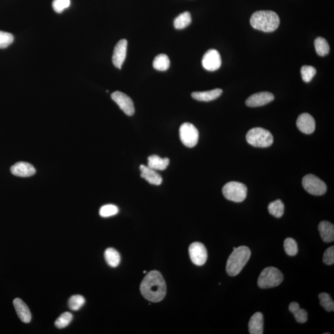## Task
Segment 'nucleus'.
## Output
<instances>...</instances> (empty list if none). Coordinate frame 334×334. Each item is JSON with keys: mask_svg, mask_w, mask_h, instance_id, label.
Listing matches in <instances>:
<instances>
[{"mask_svg": "<svg viewBox=\"0 0 334 334\" xmlns=\"http://www.w3.org/2000/svg\"><path fill=\"white\" fill-rule=\"evenodd\" d=\"M141 294L151 302H159L165 297L167 292L166 283L162 274L157 271L149 272L142 281Z\"/></svg>", "mask_w": 334, "mask_h": 334, "instance_id": "1", "label": "nucleus"}, {"mask_svg": "<svg viewBox=\"0 0 334 334\" xmlns=\"http://www.w3.org/2000/svg\"><path fill=\"white\" fill-rule=\"evenodd\" d=\"M250 23L254 29L265 32L275 31L280 25V18L272 11L255 12L250 19Z\"/></svg>", "mask_w": 334, "mask_h": 334, "instance_id": "2", "label": "nucleus"}, {"mask_svg": "<svg viewBox=\"0 0 334 334\" xmlns=\"http://www.w3.org/2000/svg\"><path fill=\"white\" fill-rule=\"evenodd\" d=\"M251 250L247 246L234 247L233 252L227 260L226 270L230 276H237L242 271L251 257Z\"/></svg>", "mask_w": 334, "mask_h": 334, "instance_id": "3", "label": "nucleus"}, {"mask_svg": "<svg viewBox=\"0 0 334 334\" xmlns=\"http://www.w3.org/2000/svg\"><path fill=\"white\" fill-rule=\"evenodd\" d=\"M246 141L257 148H268L273 144V136L268 130L262 128H254L246 134Z\"/></svg>", "mask_w": 334, "mask_h": 334, "instance_id": "4", "label": "nucleus"}, {"mask_svg": "<svg viewBox=\"0 0 334 334\" xmlns=\"http://www.w3.org/2000/svg\"><path fill=\"white\" fill-rule=\"evenodd\" d=\"M283 280V274L278 269L274 267H268L260 273L257 285L260 288H273L280 285Z\"/></svg>", "mask_w": 334, "mask_h": 334, "instance_id": "5", "label": "nucleus"}, {"mask_svg": "<svg viewBox=\"0 0 334 334\" xmlns=\"http://www.w3.org/2000/svg\"><path fill=\"white\" fill-rule=\"evenodd\" d=\"M247 187L237 181H231L223 187L222 193L227 200L234 203L243 202L247 196Z\"/></svg>", "mask_w": 334, "mask_h": 334, "instance_id": "6", "label": "nucleus"}, {"mask_svg": "<svg viewBox=\"0 0 334 334\" xmlns=\"http://www.w3.org/2000/svg\"><path fill=\"white\" fill-rule=\"evenodd\" d=\"M302 184L305 190L312 195H323L327 191L326 183L314 175H306L303 178Z\"/></svg>", "mask_w": 334, "mask_h": 334, "instance_id": "7", "label": "nucleus"}, {"mask_svg": "<svg viewBox=\"0 0 334 334\" xmlns=\"http://www.w3.org/2000/svg\"><path fill=\"white\" fill-rule=\"evenodd\" d=\"M180 137L182 143L186 147L194 148L198 144L199 131L190 123H184L180 127Z\"/></svg>", "mask_w": 334, "mask_h": 334, "instance_id": "8", "label": "nucleus"}, {"mask_svg": "<svg viewBox=\"0 0 334 334\" xmlns=\"http://www.w3.org/2000/svg\"><path fill=\"white\" fill-rule=\"evenodd\" d=\"M189 254L191 261L196 266H203L207 259V250L205 245L200 242H194L189 246Z\"/></svg>", "mask_w": 334, "mask_h": 334, "instance_id": "9", "label": "nucleus"}, {"mask_svg": "<svg viewBox=\"0 0 334 334\" xmlns=\"http://www.w3.org/2000/svg\"><path fill=\"white\" fill-rule=\"evenodd\" d=\"M111 99L117 104L121 110L125 114L132 116L134 114L135 108L133 102L127 94L120 91H116L111 94Z\"/></svg>", "mask_w": 334, "mask_h": 334, "instance_id": "10", "label": "nucleus"}, {"mask_svg": "<svg viewBox=\"0 0 334 334\" xmlns=\"http://www.w3.org/2000/svg\"><path fill=\"white\" fill-rule=\"evenodd\" d=\"M204 68L208 72H214L219 70L222 65L221 56L216 50L208 51L204 55L202 60Z\"/></svg>", "mask_w": 334, "mask_h": 334, "instance_id": "11", "label": "nucleus"}, {"mask_svg": "<svg viewBox=\"0 0 334 334\" xmlns=\"http://www.w3.org/2000/svg\"><path fill=\"white\" fill-rule=\"evenodd\" d=\"M128 42L127 40H120L116 45L113 51L112 61L115 67L122 69L127 57Z\"/></svg>", "mask_w": 334, "mask_h": 334, "instance_id": "12", "label": "nucleus"}, {"mask_svg": "<svg viewBox=\"0 0 334 334\" xmlns=\"http://www.w3.org/2000/svg\"><path fill=\"white\" fill-rule=\"evenodd\" d=\"M274 99L273 94L269 92H261L251 96L246 101V105L250 107H257L266 105Z\"/></svg>", "mask_w": 334, "mask_h": 334, "instance_id": "13", "label": "nucleus"}, {"mask_svg": "<svg viewBox=\"0 0 334 334\" xmlns=\"http://www.w3.org/2000/svg\"><path fill=\"white\" fill-rule=\"evenodd\" d=\"M297 126L301 132L307 134H312L316 128L314 118L309 113H304L298 117Z\"/></svg>", "mask_w": 334, "mask_h": 334, "instance_id": "14", "label": "nucleus"}, {"mask_svg": "<svg viewBox=\"0 0 334 334\" xmlns=\"http://www.w3.org/2000/svg\"><path fill=\"white\" fill-rule=\"evenodd\" d=\"M11 174L20 177H29L36 172L34 166L29 163L20 162L15 163L11 167Z\"/></svg>", "mask_w": 334, "mask_h": 334, "instance_id": "15", "label": "nucleus"}, {"mask_svg": "<svg viewBox=\"0 0 334 334\" xmlns=\"http://www.w3.org/2000/svg\"><path fill=\"white\" fill-rule=\"evenodd\" d=\"M141 170V177L145 179L147 181L154 185H160L162 183V178L158 174L156 170L151 169L148 166L141 165L139 167Z\"/></svg>", "mask_w": 334, "mask_h": 334, "instance_id": "16", "label": "nucleus"}, {"mask_svg": "<svg viewBox=\"0 0 334 334\" xmlns=\"http://www.w3.org/2000/svg\"><path fill=\"white\" fill-rule=\"evenodd\" d=\"M14 307L16 313L21 321L25 323H29L32 319V315L27 306L20 298H16L13 301Z\"/></svg>", "mask_w": 334, "mask_h": 334, "instance_id": "17", "label": "nucleus"}, {"mask_svg": "<svg viewBox=\"0 0 334 334\" xmlns=\"http://www.w3.org/2000/svg\"><path fill=\"white\" fill-rule=\"evenodd\" d=\"M264 319L261 312H257L253 315L249 322V331L251 334H262Z\"/></svg>", "mask_w": 334, "mask_h": 334, "instance_id": "18", "label": "nucleus"}, {"mask_svg": "<svg viewBox=\"0 0 334 334\" xmlns=\"http://www.w3.org/2000/svg\"><path fill=\"white\" fill-rule=\"evenodd\" d=\"M320 235L324 242L331 243L334 240V224L328 221L320 223L318 227Z\"/></svg>", "mask_w": 334, "mask_h": 334, "instance_id": "19", "label": "nucleus"}, {"mask_svg": "<svg viewBox=\"0 0 334 334\" xmlns=\"http://www.w3.org/2000/svg\"><path fill=\"white\" fill-rule=\"evenodd\" d=\"M222 94V89H215L208 91L194 92L192 93L191 96L196 101L210 102L219 98Z\"/></svg>", "mask_w": 334, "mask_h": 334, "instance_id": "20", "label": "nucleus"}, {"mask_svg": "<svg viewBox=\"0 0 334 334\" xmlns=\"http://www.w3.org/2000/svg\"><path fill=\"white\" fill-rule=\"evenodd\" d=\"M169 158H161L157 155H153L148 157V167L154 170H164L169 166Z\"/></svg>", "mask_w": 334, "mask_h": 334, "instance_id": "21", "label": "nucleus"}, {"mask_svg": "<svg viewBox=\"0 0 334 334\" xmlns=\"http://www.w3.org/2000/svg\"><path fill=\"white\" fill-rule=\"evenodd\" d=\"M289 310L294 315L296 321L299 323H305L308 320V313L306 310L301 309L299 304L292 302L289 305Z\"/></svg>", "mask_w": 334, "mask_h": 334, "instance_id": "22", "label": "nucleus"}, {"mask_svg": "<svg viewBox=\"0 0 334 334\" xmlns=\"http://www.w3.org/2000/svg\"><path fill=\"white\" fill-rule=\"evenodd\" d=\"M104 257L106 263L111 267H116L120 264L121 257L119 253L114 248H109L106 249Z\"/></svg>", "mask_w": 334, "mask_h": 334, "instance_id": "23", "label": "nucleus"}, {"mask_svg": "<svg viewBox=\"0 0 334 334\" xmlns=\"http://www.w3.org/2000/svg\"><path fill=\"white\" fill-rule=\"evenodd\" d=\"M170 65L169 56L165 54H158L153 61V67L160 72H165L169 68Z\"/></svg>", "mask_w": 334, "mask_h": 334, "instance_id": "24", "label": "nucleus"}, {"mask_svg": "<svg viewBox=\"0 0 334 334\" xmlns=\"http://www.w3.org/2000/svg\"><path fill=\"white\" fill-rule=\"evenodd\" d=\"M191 21V16L189 12H184L175 18L174 20L175 29L179 30L184 29L190 25Z\"/></svg>", "mask_w": 334, "mask_h": 334, "instance_id": "25", "label": "nucleus"}, {"mask_svg": "<svg viewBox=\"0 0 334 334\" xmlns=\"http://www.w3.org/2000/svg\"><path fill=\"white\" fill-rule=\"evenodd\" d=\"M314 46L316 53L321 56L327 55L330 51L328 42L323 37H317L315 40Z\"/></svg>", "mask_w": 334, "mask_h": 334, "instance_id": "26", "label": "nucleus"}, {"mask_svg": "<svg viewBox=\"0 0 334 334\" xmlns=\"http://www.w3.org/2000/svg\"><path fill=\"white\" fill-rule=\"evenodd\" d=\"M284 205L280 200L273 201L269 204L268 210L271 215L277 218L283 217L284 213Z\"/></svg>", "mask_w": 334, "mask_h": 334, "instance_id": "27", "label": "nucleus"}, {"mask_svg": "<svg viewBox=\"0 0 334 334\" xmlns=\"http://www.w3.org/2000/svg\"><path fill=\"white\" fill-rule=\"evenodd\" d=\"M320 304L326 310L331 312L334 311V303L331 296L327 293H321L319 295Z\"/></svg>", "mask_w": 334, "mask_h": 334, "instance_id": "28", "label": "nucleus"}, {"mask_svg": "<svg viewBox=\"0 0 334 334\" xmlns=\"http://www.w3.org/2000/svg\"><path fill=\"white\" fill-rule=\"evenodd\" d=\"M86 300L81 295H73L69 299L68 305L73 311H78L84 305Z\"/></svg>", "mask_w": 334, "mask_h": 334, "instance_id": "29", "label": "nucleus"}, {"mask_svg": "<svg viewBox=\"0 0 334 334\" xmlns=\"http://www.w3.org/2000/svg\"><path fill=\"white\" fill-rule=\"evenodd\" d=\"M284 249L286 254L290 257H294L298 252L297 243L294 239L291 238H287L284 241Z\"/></svg>", "mask_w": 334, "mask_h": 334, "instance_id": "30", "label": "nucleus"}, {"mask_svg": "<svg viewBox=\"0 0 334 334\" xmlns=\"http://www.w3.org/2000/svg\"><path fill=\"white\" fill-rule=\"evenodd\" d=\"M73 317V314L71 312H64L56 320L54 325L58 329L65 328L72 321Z\"/></svg>", "mask_w": 334, "mask_h": 334, "instance_id": "31", "label": "nucleus"}, {"mask_svg": "<svg viewBox=\"0 0 334 334\" xmlns=\"http://www.w3.org/2000/svg\"><path fill=\"white\" fill-rule=\"evenodd\" d=\"M119 212V208L117 206L106 205L103 206L99 210V214L103 217H110L117 215Z\"/></svg>", "mask_w": 334, "mask_h": 334, "instance_id": "32", "label": "nucleus"}, {"mask_svg": "<svg viewBox=\"0 0 334 334\" xmlns=\"http://www.w3.org/2000/svg\"><path fill=\"white\" fill-rule=\"evenodd\" d=\"M302 79L305 82H309L316 74V68L311 66H303L301 69Z\"/></svg>", "mask_w": 334, "mask_h": 334, "instance_id": "33", "label": "nucleus"}, {"mask_svg": "<svg viewBox=\"0 0 334 334\" xmlns=\"http://www.w3.org/2000/svg\"><path fill=\"white\" fill-rule=\"evenodd\" d=\"M14 36L10 33L0 31V49H5L13 43Z\"/></svg>", "mask_w": 334, "mask_h": 334, "instance_id": "34", "label": "nucleus"}, {"mask_svg": "<svg viewBox=\"0 0 334 334\" xmlns=\"http://www.w3.org/2000/svg\"><path fill=\"white\" fill-rule=\"evenodd\" d=\"M70 0H53L52 6L54 11L56 13H60L68 8L70 6Z\"/></svg>", "mask_w": 334, "mask_h": 334, "instance_id": "35", "label": "nucleus"}, {"mask_svg": "<svg viewBox=\"0 0 334 334\" xmlns=\"http://www.w3.org/2000/svg\"><path fill=\"white\" fill-rule=\"evenodd\" d=\"M323 261L327 265L334 264V246L327 249L324 253Z\"/></svg>", "mask_w": 334, "mask_h": 334, "instance_id": "36", "label": "nucleus"}]
</instances>
